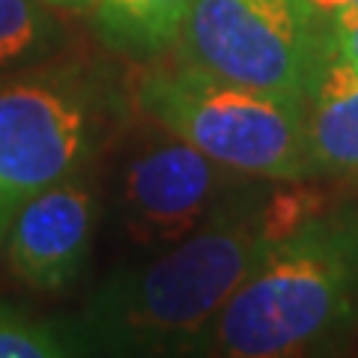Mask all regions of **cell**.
<instances>
[{
  "label": "cell",
  "instance_id": "1",
  "mask_svg": "<svg viewBox=\"0 0 358 358\" xmlns=\"http://www.w3.org/2000/svg\"><path fill=\"white\" fill-rule=\"evenodd\" d=\"M305 197L251 206L233 197L159 257L114 272L66 320L78 355L182 352L281 233L313 215Z\"/></svg>",
  "mask_w": 358,
  "mask_h": 358
},
{
  "label": "cell",
  "instance_id": "2",
  "mask_svg": "<svg viewBox=\"0 0 358 358\" xmlns=\"http://www.w3.org/2000/svg\"><path fill=\"white\" fill-rule=\"evenodd\" d=\"M355 320L358 218L308 215L268 245L179 355H301L338 341Z\"/></svg>",
  "mask_w": 358,
  "mask_h": 358
},
{
  "label": "cell",
  "instance_id": "3",
  "mask_svg": "<svg viewBox=\"0 0 358 358\" xmlns=\"http://www.w3.org/2000/svg\"><path fill=\"white\" fill-rule=\"evenodd\" d=\"M138 105L164 131L251 179H301L313 171L308 102L227 81L179 60L141 75Z\"/></svg>",
  "mask_w": 358,
  "mask_h": 358
},
{
  "label": "cell",
  "instance_id": "4",
  "mask_svg": "<svg viewBox=\"0 0 358 358\" xmlns=\"http://www.w3.org/2000/svg\"><path fill=\"white\" fill-rule=\"evenodd\" d=\"M110 99L78 66L0 75V242L33 194L81 173L108 126Z\"/></svg>",
  "mask_w": 358,
  "mask_h": 358
},
{
  "label": "cell",
  "instance_id": "5",
  "mask_svg": "<svg viewBox=\"0 0 358 358\" xmlns=\"http://www.w3.org/2000/svg\"><path fill=\"white\" fill-rule=\"evenodd\" d=\"M182 60L227 81L308 102L331 60V27L313 0H192Z\"/></svg>",
  "mask_w": 358,
  "mask_h": 358
},
{
  "label": "cell",
  "instance_id": "6",
  "mask_svg": "<svg viewBox=\"0 0 358 358\" xmlns=\"http://www.w3.org/2000/svg\"><path fill=\"white\" fill-rule=\"evenodd\" d=\"M236 176L176 134L152 141L120 173V224L138 245L164 248L227 206Z\"/></svg>",
  "mask_w": 358,
  "mask_h": 358
},
{
  "label": "cell",
  "instance_id": "7",
  "mask_svg": "<svg viewBox=\"0 0 358 358\" xmlns=\"http://www.w3.org/2000/svg\"><path fill=\"white\" fill-rule=\"evenodd\" d=\"M96 236V194L81 173L42 188L6 230V260L21 284L60 293L81 278Z\"/></svg>",
  "mask_w": 358,
  "mask_h": 358
},
{
  "label": "cell",
  "instance_id": "8",
  "mask_svg": "<svg viewBox=\"0 0 358 358\" xmlns=\"http://www.w3.org/2000/svg\"><path fill=\"white\" fill-rule=\"evenodd\" d=\"M313 171H358V69L329 60L308 99Z\"/></svg>",
  "mask_w": 358,
  "mask_h": 358
},
{
  "label": "cell",
  "instance_id": "9",
  "mask_svg": "<svg viewBox=\"0 0 358 358\" xmlns=\"http://www.w3.org/2000/svg\"><path fill=\"white\" fill-rule=\"evenodd\" d=\"M192 0H93L90 18L108 48L159 57L179 42Z\"/></svg>",
  "mask_w": 358,
  "mask_h": 358
},
{
  "label": "cell",
  "instance_id": "10",
  "mask_svg": "<svg viewBox=\"0 0 358 358\" xmlns=\"http://www.w3.org/2000/svg\"><path fill=\"white\" fill-rule=\"evenodd\" d=\"M45 0H0V75L48 63L63 48V24Z\"/></svg>",
  "mask_w": 358,
  "mask_h": 358
},
{
  "label": "cell",
  "instance_id": "11",
  "mask_svg": "<svg viewBox=\"0 0 358 358\" xmlns=\"http://www.w3.org/2000/svg\"><path fill=\"white\" fill-rule=\"evenodd\" d=\"M78 355L72 331L66 322L0 305V358H66Z\"/></svg>",
  "mask_w": 358,
  "mask_h": 358
},
{
  "label": "cell",
  "instance_id": "12",
  "mask_svg": "<svg viewBox=\"0 0 358 358\" xmlns=\"http://www.w3.org/2000/svg\"><path fill=\"white\" fill-rule=\"evenodd\" d=\"M331 27V60L350 63L358 69V15H341L329 21Z\"/></svg>",
  "mask_w": 358,
  "mask_h": 358
},
{
  "label": "cell",
  "instance_id": "13",
  "mask_svg": "<svg viewBox=\"0 0 358 358\" xmlns=\"http://www.w3.org/2000/svg\"><path fill=\"white\" fill-rule=\"evenodd\" d=\"M313 6L326 21H334L341 15H358V0H313Z\"/></svg>",
  "mask_w": 358,
  "mask_h": 358
},
{
  "label": "cell",
  "instance_id": "14",
  "mask_svg": "<svg viewBox=\"0 0 358 358\" xmlns=\"http://www.w3.org/2000/svg\"><path fill=\"white\" fill-rule=\"evenodd\" d=\"M45 3L54 6V9H63V13L84 15V13H90V6H93V0H45Z\"/></svg>",
  "mask_w": 358,
  "mask_h": 358
}]
</instances>
